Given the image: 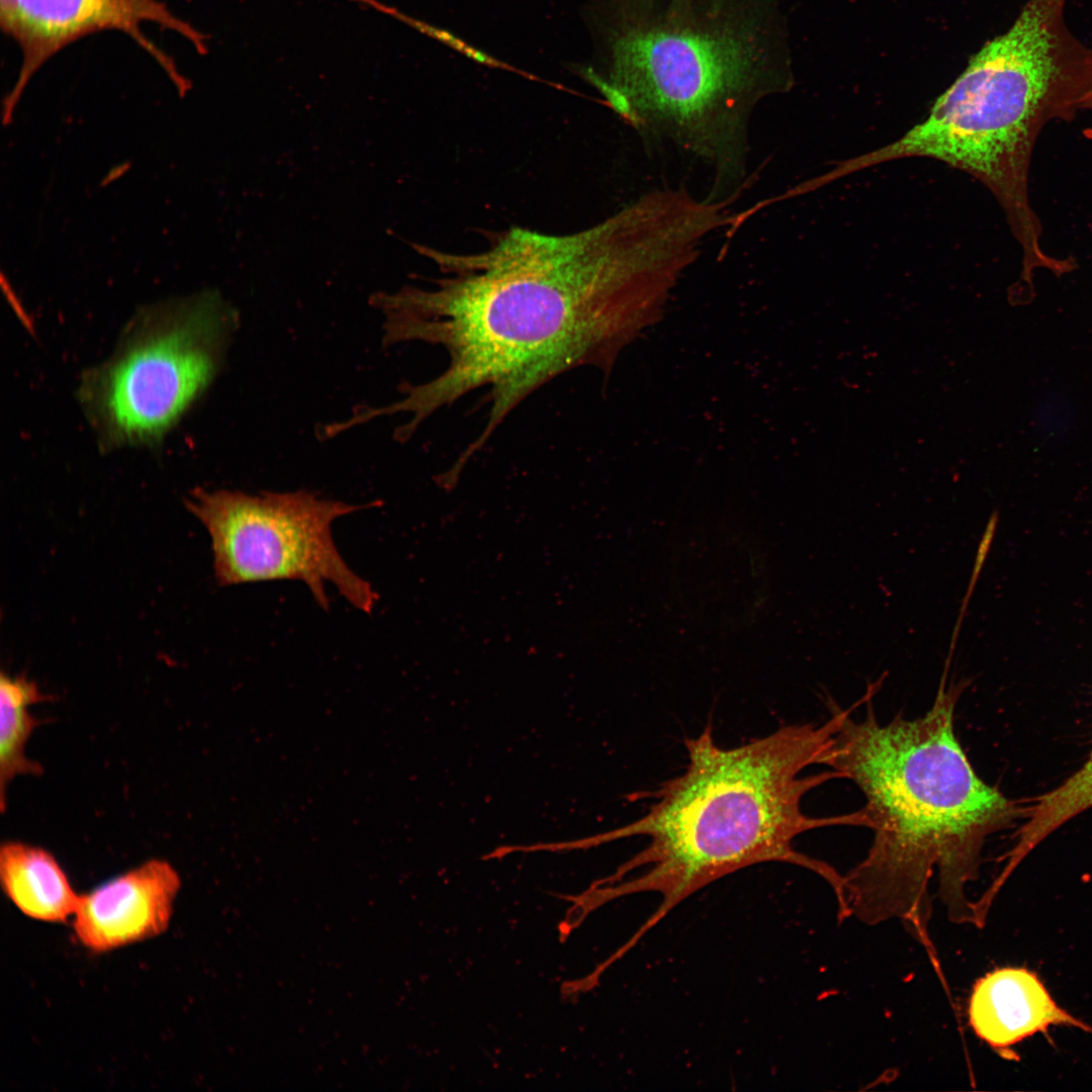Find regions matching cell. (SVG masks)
Segmentation results:
<instances>
[{"label":"cell","instance_id":"11","mask_svg":"<svg viewBox=\"0 0 1092 1092\" xmlns=\"http://www.w3.org/2000/svg\"><path fill=\"white\" fill-rule=\"evenodd\" d=\"M0 884L20 913L44 923L70 922L80 899L58 859L22 841L1 845Z\"/></svg>","mask_w":1092,"mask_h":1092},{"label":"cell","instance_id":"8","mask_svg":"<svg viewBox=\"0 0 1092 1092\" xmlns=\"http://www.w3.org/2000/svg\"><path fill=\"white\" fill-rule=\"evenodd\" d=\"M156 23L188 40L203 54L204 35L159 0H0V25L21 52L15 84L4 100L10 119L29 80L52 57L76 40L103 30L121 31L149 54L183 95L189 81L174 60L156 46L142 25Z\"/></svg>","mask_w":1092,"mask_h":1092},{"label":"cell","instance_id":"1","mask_svg":"<svg viewBox=\"0 0 1092 1092\" xmlns=\"http://www.w3.org/2000/svg\"><path fill=\"white\" fill-rule=\"evenodd\" d=\"M702 238L687 201L662 188L578 232L511 228L478 252L424 249L442 276L374 305L386 315L384 347L440 346L448 364L427 382H403V397L381 414L410 415L397 429L410 439L435 412L486 387L488 417L460 455L467 462L541 385L579 366H611L697 261Z\"/></svg>","mask_w":1092,"mask_h":1092},{"label":"cell","instance_id":"12","mask_svg":"<svg viewBox=\"0 0 1092 1092\" xmlns=\"http://www.w3.org/2000/svg\"><path fill=\"white\" fill-rule=\"evenodd\" d=\"M51 698L25 674L0 676V793L5 810L6 790L20 776H39L41 765L26 755V745L40 720L30 712L33 705Z\"/></svg>","mask_w":1092,"mask_h":1092},{"label":"cell","instance_id":"4","mask_svg":"<svg viewBox=\"0 0 1092 1092\" xmlns=\"http://www.w3.org/2000/svg\"><path fill=\"white\" fill-rule=\"evenodd\" d=\"M600 66L575 71L623 121L712 173L715 202L747 176L748 125L792 87L777 0H597Z\"/></svg>","mask_w":1092,"mask_h":1092},{"label":"cell","instance_id":"7","mask_svg":"<svg viewBox=\"0 0 1092 1092\" xmlns=\"http://www.w3.org/2000/svg\"><path fill=\"white\" fill-rule=\"evenodd\" d=\"M186 506L208 531L220 585L295 579L324 610L330 607L327 583L364 613L378 601L371 584L345 562L332 535L335 520L373 503L357 506L307 490L250 494L197 488Z\"/></svg>","mask_w":1092,"mask_h":1092},{"label":"cell","instance_id":"13","mask_svg":"<svg viewBox=\"0 0 1092 1092\" xmlns=\"http://www.w3.org/2000/svg\"><path fill=\"white\" fill-rule=\"evenodd\" d=\"M1092 808V748L1083 765L1060 786L1035 797L1023 806L1024 822L1013 836V845L1004 855L1005 870L1017 866L1049 835L1074 817Z\"/></svg>","mask_w":1092,"mask_h":1092},{"label":"cell","instance_id":"15","mask_svg":"<svg viewBox=\"0 0 1092 1092\" xmlns=\"http://www.w3.org/2000/svg\"><path fill=\"white\" fill-rule=\"evenodd\" d=\"M996 522H997V515L993 514V516L989 520L988 526H987V528L985 530V533H984V535L982 537V540H981V543L979 545V549H978V552H977V556H976L973 572H972V575H971L970 583H969L967 593H966V595L964 597L963 604H962V607H961V610H960V613H959V617L957 619V622H956V625H954V628H953V631H952V632H954L957 634L960 633L962 623H963V620H964V617H965V614H966V611H967V608H968V604H969L970 599H971V597L973 595V590L975 588L977 579L979 577V574H980V572L982 570V567H983V564L985 562L987 553L989 551V547H990V544H991V541H992V538H993V535H994V530L996 528Z\"/></svg>","mask_w":1092,"mask_h":1092},{"label":"cell","instance_id":"3","mask_svg":"<svg viewBox=\"0 0 1092 1092\" xmlns=\"http://www.w3.org/2000/svg\"><path fill=\"white\" fill-rule=\"evenodd\" d=\"M826 722L781 727L769 735L732 748L716 744L711 726L687 738L685 771L652 793L655 801L639 819L614 830L558 843L560 850L585 849L632 836L647 846L587 891L592 907L622 896L655 892V912L628 940L634 945L677 904L709 884L763 862L807 869L833 889L838 912L846 910L844 877L830 864L793 846L801 834L824 827H869L863 809L813 817L803 798L824 783L841 778L831 769L801 774L822 764L847 713L830 704Z\"/></svg>","mask_w":1092,"mask_h":1092},{"label":"cell","instance_id":"9","mask_svg":"<svg viewBox=\"0 0 1092 1092\" xmlns=\"http://www.w3.org/2000/svg\"><path fill=\"white\" fill-rule=\"evenodd\" d=\"M181 885L168 860L150 858L80 894L70 921L74 937L93 953L156 938L171 924Z\"/></svg>","mask_w":1092,"mask_h":1092},{"label":"cell","instance_id":"10","mask_svg":"<svg viewBox=\"0 0 1092 1092\" xmlns=\"http://www.w3.org/2000/svg\"><path fill=\"white\" fill-rule=\"evenodd\" d=\"M975 1033L1002 1055L1051 1026L1066 1025L1092 1033V1026L1063 1009L1036 976L1024 968H1001L980 978L969 1001Z\"/></svg>","mask_w":1092,"mask_h":1092},{"label":"cell","instance_id":"16","mask_svg":"<svg viewBox=\"0 0 1092 1092\" xmlns=\"http://www.w3.org/2000/svg\"><path fill=\"white\" fill-rule=\"evenodd\" d=\"M1082 109L1092 110V93L1085 98ZM1083 133L1087 140L1092 142V128L1084 129Z\"/></svg>","mask_w":1092,"mask_h":1092},{"label":"cell","instance_id":"6","mask_svg":"<svg viewBox=\"0 0 1092 1092\" xmlns=\"http://www.w3.org/2000/svg\"><path fill=\"white\" fill-rule=\"evenodd\" d=\"M238 326L236 311L211 295L136 317L114 355L81 386L105 445L160 440L210 385Z\"/></svg>","mask_w":1092,"mask_h":1092},{"label":"cell","instance_id":"14","mask_svg":"<svg viewBox=\"0 0 1092 1092\" xmlns=\"http://www.w3.org/2000/svg\"><path fill=\"white\" fill-rule=\"evenodd\" d=\"M367 1L370 4H373L376 8H381V10H384L386 13H389L391 16H395L397 19L401 20L405 24L414 27L415 29L419 30L420 32H422V33H424V34H426V35H428V36H430L432 38L437 39L438 41H440V42L444 43L445 46L459 52L460 54L464 55L465 57L471 59L472 61H474L476 63H479L481 65H485V66H488V67H491V68H497V69L513 71V72L521 74V75H523L525 77L527 76V77L535 79V77L530 76L529 74L525 73L524 71H521V70H519V69H517L515 67H512V66H510V64H508L506 62H503V61L488 55L487 53H484V52L478 50L477 48L471 46L470 43L466 42L465 40L458 37L457 35H455L454 33H452L451 31H449L447 29H443L441 27L429 24V23H427L425 21L412 18L411 16L405 15V14H403V13H401V12L395 10V9L385 7V6H383V5L379 4V3L373 2L371 0H367Z\"/></svg>","mask_w":1092,"mask_h":1092},{"label":"cell","instance_id":"5","mask_svg":"<svg viewBox=\"0 0 1092 1092\" xmlns=\"http://www.w3.org/2000/svg\"><path fill=\"white\" fill-rule=\"evenodd\" d=\"M1066 3L1027 0L1012 26L971 59L922 122L863 156L868 166L932 158L972 174L997 198L1028 261L1044 251L1028 191L1035 142L1050 121L1072 120L1092 93V46L1069 29Z\"/></svg>","mask_w":1092,"mask_h":1092},{"label":"cell","instance_id":"2","mask_svg":"<svg viewBox=\"0 0 1092 1092\" xmlns=\"http://www.w3.org/2000/svg\"><path fill=\"white\" fill-rule=\"evenodd\" d=\"M947 673L931 708L915 719L881 723L870 696L860 720L853 709L844 717L823 762L861 791L874 833L866 857L844 876L849 916L866 924L900 919L926 946L933 869L948 918L974 924L966 886L979 876L988 838L1023 814L976 774L962 748L954 711L971 680L946 685Z\"/></svg>","mask_w":1092,"mask_h":1092}]
</instances>
